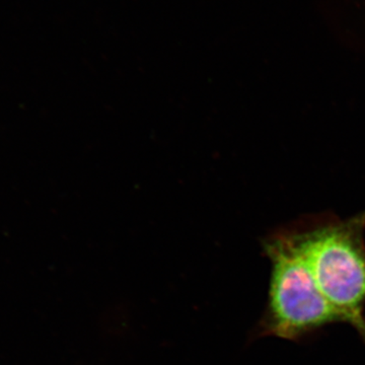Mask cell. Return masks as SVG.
<instances>
[{"label": "cell", "mask_w": 365, "mask_h": 365, "mask_svg": "<svg viewBox=\"0 0 365 365\" xmlns=\"http://www.w3.org/2000/svg\"><path fill=\"white\" fill-rule=\"evenodd\" d=\"M266 252L272 271L259 336L297 341L330 324L344 323L317 287L294 235L275 237Z\"/></svg>", "instance_id": "obj_1"}, {"label": "cell", "mask_w": 365, "mask_h": 365, "mask_svg": "<svg viewBox=\"0 0 365 365\" xmlns=\"http://www.w3.org/2000/svg\"><path fill=\"white\" fill-rule=\"evenodd\" d=\"M321 294L365 344V248L351 227L294 235Z\"/></svg>", "instance_id": "obj_2"}]
</instances>
